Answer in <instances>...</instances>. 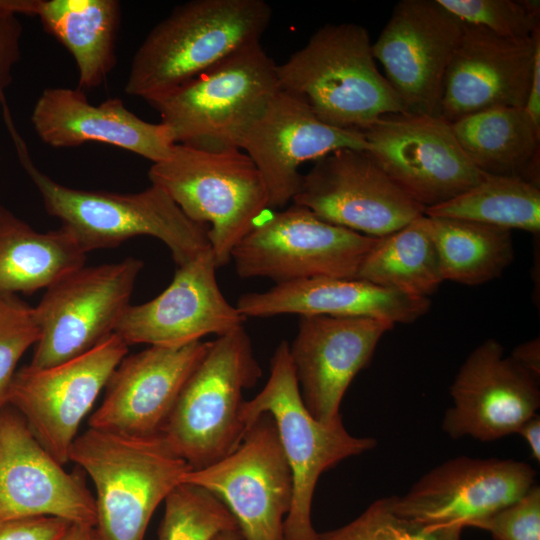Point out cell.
I'll list each match as a JSON object with an SVG mask.
<instances>
[{
  "label": "cell",
  "instance_id": "cell-1",
  "mask_svg": "<svg viewBox=\"0 0 540 540\" xmlns=\"http://www.w3.org/2000/svg\"><path fill=\"white\" fill-rule=\"evenodd\" d=\"M18 158L39 191L47 213L61 221L87 254L115 247L136 236H152L170 250L177 266L211 250L208 229L188 218L160 187L119 194L64 186L33 163L10 112H4Z\"/></svg>",
  "mask_w": 540,
  "mask_h": 540
},
{
  "label": "cell",
  "instance_id": "cell-2",
  "mask_svg": "<svg viewBox=\"0 0 540 540\" xmlns=\"http://www.w3.org/2000/svg\"><path fill=\"white\" fill-rule=\"evenodd\" d=\"M276 72L281 91L333 127L363 131L383 116L406 112L377 68L368 31L355 23L320 27Z\"/></svg>",
  "mask_w": 540,
  "mask_h": 540
},
{
  "label": "cell",
  "instance_id": "cell-3",
  "mask_svg": "<svg viewBox=\"0 0 540 540\" xmlns=\"http://www.w3.org/2000/svg\"><path fill=\"white\" fill-rule=\"evenodd\" d=\"M271 17L264 0H192L176 6L136 50L125 93L148 102L173 90L260 42Z\"/></svg>",
  "mask_w": 540,
  "mask_h": 540
},
{
  "label": "cell",
  "instance_id": "cell-4",
  "mask_svg": "<svg viewBox=\"0 0 540 540\" xmlns=\"http://www.w3.org/2000/svg\"><path fill=\"white\" fill-rule=\"evenodd\" d=\"M69 461L95 486L99 540H143L156 508L191 470L161 434L133 437L93 428L76 437Z\"/></svg>",
  "mask_w": 540,
  "mask_h": 540
},
{
  "label": "cell",
  "instance_id": "cell-5",
  "mask_svg": "<svg viewBox=\"0 0 540 540\" xmlns=\"http://www.w3.org/2000/svg\"><path fill=\"white\" fill-rule=\"evenodd\" d=\"M276 68L261 43H253L148 103L175 144L240 149L252 123L280 90Z\"/></svg>",
  "mask_w": 540,
  "mask_h": 540
},
{
  "label": "cell",
  "instance_id": "cell-6",
  "mask_svg": "<svg viewBox=\"0 0 540 540\" xmlns=\"http://www.w3.org/2000/svg\"><path fill=\"white\" fill-rule=\"evenodd\" d=\"M261 375L243 326L210 342L161 431L191 470L205 468L238 447L246 432L241 420L243 391L256 385Z\"/></svg>",
  "mask_w": 540,
  "mask_h": 540
},
{
  "label": "cell",
  "instance_id": "cell-7",
  "mask_svg": "<svg viewBox=\"0 0 540 540\" xmlns=\"http://www.w3.org/2000/svg\"><path fill=\"white\" fill-rule=\"evenodd\" d=\"M148 177L188 218L210 224L208 239L218 268L231 261L235 246L269 207L261 174L238 148L212 151L175 144L165 160L151 165Z\"/></svg>",
  "mask_w": 540,
  "mask_h": 540
},
{
  "label": "cell",
  "instance_id": "cell-8",
  "mask_svg": "<svg viewBox=\"0 0 540 540\" xmlns=\"http://www.w3.org/2000/svg\"><path fill=\"white\" fill-rule=\"evenodd\" d=\"M262 414H269L275 421L293 478L284 540H316L311 508L319 477L339 462L373 449L377 441L351 435L342 417L324 423L310 414L299 391L286 341H281L273 353L263 389L242 404L241 420L246 430Z\"/></svg>",
  "mask_w": 540,
  "mask_h": 540
},
{
  "label": "cell",
  "instance_id": "cell-9",
  "mask_svg": "<svg viewBox=\"0 0 540 540\" xmlns=\"http://www.w3.org/2000/svg\"><path fill=\"white\" fill-rule=\"evenodd\" d=\"M377 237L329 223L293 204L256 226L231 253L241 278L275 285L312 278H356Z\"/></svg>",
  "mask_w": 540,
  "mask_h": 540
},
{
  "label": "cell",
  "instance_id": "cell-10",
  "mask_svg": "<svg viewBox=\"0 0 540 540\" xmlns=\"http://www.w3.org/2000/svg\"><path fill=\"white\" fill-rule=\"evenodd\" d=\"M143 262L81 267L46 289L34 315L39 328L30 366L52 367L85 354L114 334Z\"/></svg>",
  "mask_w": 540,
  "mask_h": 540
},
{
  "label": "cell",
  "instance_id": "cell-11",
  "mask_svg": "<svg viewBox=\"0 0 540 540\" xmlns=\"http://www.w3.org/2000/svg\"><path fill=\"white\" fill-rule=\"evenodd\" d=\"M183 482L216 495L234 516L243 540H284L293 478L269 414H262L247 428L230 454L188 471Z\"/></svg>",
  "mask_w": 540,
  "mask_h": 540
},
{
  "label": "cell",
  "instance_id": "cell-12",
  "mask_svg": "<svg viewBox=\"0 0 540 540\" xmlns=\"http://www.w3.org/2000/svg\"><path fill=\"white\" fill-rule=\"evenodd\" d=\"M361 132L376 163L425 209L457 196L485 175L464 153L452 124L437 115H386Z\"/></svg>",
  "mask_w": 540,
  "mask_h": 540
},
{
  "label": "cell",
  "instance_id": "cell-13",
  "mask_svg": "<svg viewBox=\"0 0 540 540\" xmlns=\"http://www.w3.org/2000/svg\"><path fill=\"white\" fill-rule=\"evenodd\" d=\"M128 345L112 334L85 354L47 367L17 370L9 405L24 418L42 446L62 465L79 427L127 355Z\"/></svg>",
  "mask_w": 540,
  "mask_h": 540
},
{
  "label": "cell",
  "instance_id": "cell-14",
  "mask_svg": "<svg viewBox=\"0 0 540 540\" xmlns=\"http://www.w3.org/2000/svg\"><path fill=\"white\" fill-rule=\"evenodd\" d=\"M293 204L319 218L371 237H383L423 215L367 150L343 148L315 161L302 176Z\"/></svg>",
  "mask_w": 540,
  "mask_h": 540
},
{
  "label": "cell",
  "instance_id": "cell-15",
  "mask_svg": "<svg viewBox=\"0 0 540 540\" xmlns=\"http://www.w3.org/2000/svg\"><path fill=\"white\" fill-rule=\"evenodd\" d=\"M535 470L513 459L459 456L424 474L407 493L389 496L399 516L425 528L462 529L521 498Z\"/></svg>",
  "mask_w": 540,
  "mask_h": 540
},
{
  "label": "cell",
  "instance_id": "cell-16",
  "mask_svg": "<svg viewBox=\"0 0 540 540\" xmlns=\"http://www.w3.org/2000/svg\"><path fill=\"white\" fill-rule=\"evenodd\" d=\"M463 28L436 0H402L394 6L372 51L406 112L438 116Z\"/></svg>",
  "mask_w": 540,
  "mask_h": 540
},
{
  "label": "cell",
  "instance_id": "cell-17",
  "mask_svg": "<svg viewBox=\"0 0 540 540\" xmlns=\"http://www.w3.org/2000/svg\"><path fill=\"white\" fill-rule=\"evenodd\" d=\"M538 377L488 339L461 365L450 387L452 406L442 421L452 439L472 437L488 442L516 433L540 406Z\"/></svg>",
  "mask_w": 540,
  "mask_h": 540
},
{
  "label": "cell",
  "instance_id": "cell-18",
  "mask_svg": "<svg viewBox=\"0 0 540 540\" xmlns=\"http://www.w3.org/2000/svg\"><path fill=\"white\" fill-rule=\"evenodd\" d=\"M56 517L95 526V499L37 440L24 418L0 412V521Z\"/></svg>",
  "mask_w": 540,
  "mask_h": 540
},
{
  "label": "cell",
  "instance_id": "cell-19",
  "mask_svg": "<svg viewBox=\"0 0 540 540\" xmlns=\"http://www.w3.org/2000/svg\"><path fill=\"white\" fill-rule=\"evenodd\" d=\"M394 325L371 317L300 316L289 356L303 403L314 418L330 423L341 417L349 385Z\"/></svg>",
  "mask_w": 540,
  "mask_h": 540
},
{
  "label": "cell",
  "instance_id": "cell-20",
  "mask_svg": "<svg viewBox=\"0 0 540 540\" xmlns=\"http://www.w3.org/2000/svg\"><path fill=\"white\" fill-rule=\"evenodd\" d=\"M343 148L368 150L369 145L361 131L324 123L304 102L281 90L240 144L263 178L271 208L292 202L302 181L301 164Z\"/></svg>",
  "mask_w": 540,
  "mask_h": 540
},
{
  "label": "cell",
  "instance_id": "cell-21",
  "mask_svg": "<svg viewBox=\"0 0 540 540\" xmlns=\"http://www.w3.org/2000/svg\"><path fill=\"white\" fill-rule=\"evenodd\" d=\"M217 268L211 250L178 266L162 293L127 307L114 333L128 346L178 347L242 327L246 318L221 292Z\"/></svg>",
  "mask_w": 540,
  "mask_h": 540
},
{
  "label": "cell",
  "instance_id": "cell-22",
  "mask_svg": "<svg viewBox=\"0 0 540 540\" xmlns=\"http://www.w3.org/2000/svg\"><path fill=\"white\" fill-rule=\"evenodd\" d=\"M209 346L199 340L178 347L150 346L125 356L105 386L101 405L90 415L89 428L133 437L161 434Z\"/></svg>",
  "mask_w": 540,
  "mask_h": 540
},
{
  "label": "cell",
  "instance_id": "cell-23",
  "mask_svg": "<svg viewBox=\"0 0 540 540\" xmlns=\"http://www.w3.org/2000/svg\"><path fill=\"white\" fill-rule=\"evenodd\" d=\"M540 28L511 39L464 25L444 79L438 116L453 123L502 107L524 108Z\"/></svg>",
  "mask_w": 540,
  "mask_h": 540
},
{
  "label": "cell",
  "instance_id": "cell-24",
  "mask_svg": "<svg viewBox=\"0 0 540 540\" xmlns=\"http://www.w3.org/2000/svg\"><path fill=\"white\" fill-rule=\"evenodd\" d=\"M31 122L38 137L53 148L100 142L156 163L165 160L175 145L165 124L141 119L120 98L93 105L79 88L44 89L33 107Z\"/></svg>",
  "mask_w": 540,
  "mask_h": 540
},
{
  "label": "cell",
  "instance_id": "cell-25",
  "mask_svg": "<svg viewBox=\"0 0 540 540\" xmlns=\"http://www.w3.org/2000/svg\"><path fill=\"white\" fill-rule=\"evenodd\" d=\"M429 298L414 297L359 278H312L276 284L241 295L238 311L248 317L282 314L371 317L409 324L429 310Z\"/></svg>",
  "mask_w": 540,
  "mask_h": 540
},
{
  "label": "cell",
  "instance_id": "cell-26",
  "mask_svg": "<svg viewBox=\"0 0 540 540\" xmlns=\"http://www.w3.org/2000/svg\"><path fill=\"white\" fill-rule=\"evenodd\" d=\"M31 16L72 55L78 88L101 86L117 62L121 5L117 0H32Z\"/></svg>",
  "mask_w": 540,
  "mask_h": 540
},
{
  "label": "cell",
  "instance_id": "cell-27",
  "mask_svg": "<svg viewBox=\"0 0 540 540\" xmlns=\"http://www.w3.org/2000/svg\"><path fill=\"white\" fill-rule=\"evenodd\" d=\"M85 260L86 253L64 227L38 232L0 205V295L47 289Z\"/></svg>",
  "mask_w": 540,
  "mask_h": 540
},
{
  "label": "cell",
  "instance_id": "cell-28",
  "mask_svg": "<svg viewBox=\"0 0 540 540\" xmlns=\"http://www.w3.org/2000/svg\"><path fill=\"white\" fill-rule=\"evenodd\" d=\"M451 124L461 148L479 171L520 177L539 186L540 128L524 108L483 110Z\"/></svg>",
  "mask_w": 540,
  "mask_h": 540
},
{
  "label": "cell",
  "instance_id": "cell-29",
  "mask_svg": "<svg viewBox=\"0 0 540 540\" xmlns=\"http://www.w3.org/2000/svg\"><path fill=\"white\" fill-rule=\"evenodd\" d=\"M444 280L476 286L502 275L512 263L511 231L474 221L423 214Z\"/></svg>",
  "mask_w": 540,
  "mask_h": 540
},
{
  "label": "cell",
  "instance_id": "cell-30",
  "mask_svg": "<svg viewBox=\"0 0 540 540\" xmlns=\"http://www.w3.org/2000/svg\"><path fill=\"white\" fill-rule=\"evenodd\" d=\"M422 216L377 238L356 278L414 297L429 298L434 294L445 280Z\"/></svg>",
  "mask_w": 540,
  "mask_h": 540
},
{
  "label": "cell",
  "instance_id": "cell-31",
  "mask_svg": "<svg viewBox=\"0 0 540 540\" xmlns=\"http://www.w3.org/2000/svg\"><path fill=\"white\" fill-rule=\"evenodd\" d=\"M424 214L538 234L540 187L520 177L485 174L474 186L426 208Z\"/></svg>",
  "mask_w": 540,
  "mask_h": 540
},
{
  "label": "cell",
  "instance_id": "cell-32",
  "mask_svg": "<svg viewBox=\"0 0 540 540\" xmlns=\"http://www.w3.org/2000/svg\"><path fill=\"white\" fill-rule=\"evenodd\" d=\"M164 503L159 540H212L221 532L239 531L226 505L203 487L183 482Z\"/></svg>",
  "mask_w": 540,
  "mask_h": 540
},
{
  "label": "cell",
  "instance_id": "cell-33",
  "mask_svg": "<svg viewBox=\"0 0 540 540\" xmlns=\"http://www.w3.org/2000/svg\"><path fill=\"white\" fill-rule=\"evenodd\" d=\"M467 26L485 29L504 38L532 36L540 28L539 1L530 0H436Z\"/></svg>",
  "mask_w": 540,
  "mask_h": 540
},
{
  "label": "cell",
  "instance_id": "cell-34",
  "mask_svg": "<svg viewBox=\"0 0 540 540\" xmlns=\"http://www.w3.org/2000/svg\"><path fill=\"white\" fill-rule=\"evenodd\" d=\"M460 527L425 528L396 514L389 497L377 499L348 524L318 533L316 540H460Z\"/></svg>",
  "mask_w": 540,
  "mask_h": 540
},
{
  "label": "cell",
  "instance_id": "cell-35",
  "mask_svg": "<svg viewBox=\"0 0 540 540\" xmlns=\"http://www.w3.org/2000/svg\"><path fill=\"white\" fill-rule=\"evenodd\" d=\"M38 339L33 307L16 295H0V412L9 405L19 360Z\"/></svg>",
  "mask_w": 540,
  "mask_h": 540
},
{
  "label": "cell",
  "instance_id": "cell-36",
  "mask_svg": "<svg viewBox=\"0 0 540 540\" xmlns=\"http://www.w3.org/2000/svg\"><path fill=\"white\" fill-rule=\"evenodd\" d=\"M468 527L489 532L493 540H540L539 485L534 484L518 500Z\"/></svg>",
  "mask_w": 540,
  "mask_h": 540
},
{
  "label": "cell",
  "instance_id": "cell-37",
  "mask_svg": "<svg viewBox=\"0 0 540 540\" xmlns=\"http://www.w3.org/2000/svg\"><path fill=\"white\" fill-rule=\"evenodd\" d=\"M22 24L18 15L5 8L0 0V106L4 92L12 82V71L21 58Z\"/></svg>",
  "mask_w": 540,
  "mask_h": 540
},
{
  "label": "cell",
  "instance_id": "cell-38",
  "mask_svg": "<svg viewBox=\"0 0 540 540\" xmlns=\"http://www.w3.org/2000/svg\"><path fill=\"white\" fill-rule=\"evenodd\" d=\"M70 525L47 516L0 521V540H60Z\"/></svg>",
  "mask_w": 540,
  "mask_h": 540
},
{
  "label": "cell",
  "instance_id": "cell-39",
  "mask_svg": "<svg viewBox=\"0 0 540 540\" xmlns=\"http://www.w3.org/2000/svg\"><path fill=\"white\" fill-rule=\"evenodd\" d=\"M524 110L533 123L540 128V42L536 46L528 96Z\"/></svg>",
  "mask_w": 540,
  "mask_h": 540
},
{
  "label": "cell",
  "instance_id": "cell-40",
  "mask_svg": "<svg viewBox=\"0 0 540 540\" xmlns=\"http://www.w3.org/2000/svg\"><path fill=\"white\" fill-rule=\"evenodd\" d=\"M510 357L522 368L539 378L540 341L535 338L518 345Z\"/></svg>",
  "mask_w": 540,
  "mask_h": 540
},
{
  "label": "cell",
  "instance_id": "cell-41",
  "mask_svg": "<svg viewBox=\"0 0 540 540\" xmlns=\"http://www.w3.org/2000/svg\"><path fill=\"white\" fill-rule=\"evenodd\" d=\"M527 443L532 458L540 462V416L538 413L527 419L517 430Z\"/></svg>",
  "mask_w": 540,
  "mask_h": 540
},
{
  "label": "cell",
  "instance_id": "cell-42",
  "mask_svg": "<svg viewBox=\"0 0 540 540\" xmlns=\"http://www.w3.org/2000/svg\"><path fill=\"white\" fill-rule=\"evenodd\" d=\"M60 540H99L95 528L90 525L71 524Z\"/></svg>",
  "mask_w": 540,
  "mask_h": 540
},
{
  "label": "cell",
  "instance_id": "cell-43",
  "mask_svg": "<svg viewBox=\"0 0 540 540\" xmlns=\"http://www.w3.org/2000/svg\"><path fill=\"white\" fill-rule=\"evenodd\" d=\"M212 540H243L238 530L224 531L217 534Z\"/></svg>",
  "mask_w": 540,
  "mask_h": 540
}]
</instances>
